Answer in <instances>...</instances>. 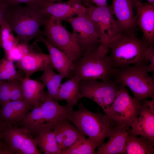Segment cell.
Here are the masks:
<instances>
[{
    "label": "cell",
    "mask_w": 154,
    "mask_h": 154,
    "mask_svg": "<svg viewBox=\"0 0 154 154\" xmlns=\"http://www.w3.org/2000/svg\"><path fill=\"white\" fill-rule=\"evenodd\" d=\"M150 46L136 32H121L110 41L109 56L114 68L125 67L131 65H148L146 54Z\"/></svg>",
    "instance_id": "obj_1"
},
{
    "label": "cell",
    "mask_w": 154,
    "mask_h": 154,
    "mask_svg": "<svg viewBox=\"0 0 154 154\" xmlns=\"http://www.w3.org/2000/svg\"><path fill=\"white\" fill-rule=\"evenodd\" d=\"M46 15L35 5L8 6L4 19L20 42L28 44L32 39L42 35L40 30Z\"/></svg>",
    "instance_id": "obj_2"
},
{
    "label": "cell",
    "mask_w": 154,
    "mask_h": 154,
    "mask_svg": "<svg viewBox=\"0 0 154 154\" xmlns=\"http://www.w3.org/2000/svg\"><path fill=\"white\" fill-rule=\"evenodd\" d=\"M78 107V110L71 111L67 118L80 132L88 136L96 147H99L117 125L106 114L92 112L82 102Z\"/></svg>",
    "instance_id": "obj_3"
},
{
    "label": "cell",
    "mask_w": 154,
    "mask_h": 154,
    "mask_svg": "<svg viewBox=\"0 0 154 154\" xmlns=\"http://www.w3.org/2000/svg\"><path fill=\"white\" fill-rule=\"evenodd\" d=\"M71 111L67 104H59L46 92L45 98L38 105L33 107L19 124L29 130L33 135L53 130L55 124L67 118Z\"/></svg>",
    "instance_id": "obj_4"
},
{
    "label": "cell",
    "mask_w": 154,
    "mask_h": 154,
    "mask_svg": "<svg viewBox=\"0 0 154 154\" xmlns=\"http://www.w3.org/2000/svg\"><path fill=\"white\" fill-rule=\"evenodd\" d=\"M108 52L99 46L84 52L74 62L73 76L77 75L80 82L112 79L114 68Z\"/></svg>",
    "instance_id": "obj_5"
},
{
    "label": "cell",
    "mask_w": 154,
    "mask_h": 154,
    "mask_svg": "<svg viewBox=\"0 0 154 154\" xmlns=\"http://www.w3.org/2000/svg\"><path fill=\"white\" fill-rule=\"evenodd\" d=\"M147 65H133L114 68L112 79L121 86L128 87L133 98L140 102L149 98L154 99V79L148 74Z\"/></svg>",
    "instance_id": "obj_6"
},
{
    "label": "cell",
    "mask_w": 154,
    "mask_h": 154,
    "mask_svg": "<svg viewBox=\"0 0 154 154\" xmlns=\"http://www.w3.org/2000/svg\"><path fill=\"white\" fill-rule=\"evenodd\" d=\"M62 21L47 15L43 25L42 35L50 44L63 52L74 62L83 52L72 33L63 25Z\"/></svg>",
    "instance_id": "obj_7"
},
{
    "label": "cell",
    "mask_w": 154,
    "mask_h": 154,
    "mask_svg": "<svg viewBox=\"0 0 154 154\" xmlns=\"http://www.w3.org/2000/svg\"><path fill=\"white\" fill-rule=\"evenodd\" d=\"M122 86L111 79L105 81H82L80 87L82 98L97 104L108 116L113 103Z\"/></svg>",
    "instance_id": "obj_8"
},
{
    "label": "cell",
    "mask_w": 154,
    "mask_h": 154,
    "mask_svg": "<svg viewBox=\"0 0 154 154\" xmlns=\"http://www.w3.org/2000/svg\"><path fill=\"white\" fill-rule=\"evenodd\" d=\"M99 37V46L109 51L108 46L112 39L121 32L110 5L97 6L94 5L86 8Z\"/></svg>",
    "instance_id": "obj_9"
},
{
    "label": "cell",
    "mask_w": 154,
    "mask_h": 154,
    "mask_svg": "<svg viewBox=\"0 0 154 154\" xmlns=\"http://www.w3.org/2000/svg\"><path fill=\"white\" fill-rule=\"evenodd\" d=\"M141 102L129 94L122 86L111 108L108 116L116 125L127 126L138 116Z\"/></svg>",
    "instance_id": "obj_10"
},
{
    "label": "cell",
    "mask_w": 154,
    "mask_h": 154,
    "mask_svg": "<svg viewBox=\"0 0 154 154\" xmlns=\"http://www.w3.org/2000/svg\"><path fill=\"white\" fill-rule=\"evenodd\" d=\"M71 25L72 33L83 52L98 48L100 41L94 24L86 11L66 20Z\"/></svg>",
    "instance_id": "obj_11"
},
{
    "label": "cell",
    "mask_w": 154,
    "mask_h": 154,
    "mask_svg": "<svg viewBox=\"0 0 154 154\" xmlns=\"http://www.w3.org/2000/svg\"><path fill=\"white\" fill-rule=\"evenodd\" d=\"M3 139L18 154H41L36 145L33 135L27 128L22 126L3 127Z\"/></svg>",
    "instance_id": "obj_12"
},
{
    "label": "cell",
    "mask_w": 154,
    "mask_h": 154,
    "mask_svg": "<svg viewBox=\"0 0 154 154\" xmlns=\"http://www.w3.org/2000/svg\"><path fill=\"white\" fill-rule=\"evenodd\" d=\"M36 6L46 15L51 16L61 21H65L86 11V8L80 0L54 3L39 0Z\"/></svg>",
    "instance_id": "obj_13"
},
{
    "label": "cell",
    "mask_w": 154,
    "mask_h": 154,
    "mask_svg": "<svg viewBox=\"0 0 154 154\" xmlns=\"http://www.w3.org/2000/svg\"><path fill=\"white\" fill-rule=\"evenodd\" d=\"M110 6L122 32H137L138 14L133 0H112Z\"/></svg>",
    "instance_id": "obj_14"
},
{
    "label": "cell",
    "mask_w": 154,
    "mask_h": 154,
    "mask_svg": "<svg viewBox=\"0 0 154 154\" xmlns=\"http://www.w3.org/2000/svg\"><path fill=\"white\" fill-rule=\"evenodd\" d=\"M138 14L137 27L143 33L142 38L150 45L154 44V6L143 3L140 0H133Z\"/></svg>",
    "instance_id": "obj_15"
},
{
    "label": "cell",
    "mask_w": 154,
    "mask_h": 154,
    "mask_svg": "<svg viewBox=\"0 0 154 154\" xmlns=\"http://www.w3.org/2000/svg\"><path fill=\"white\" fill-rule=\"evenodd\" d=\"M33 108L24 99L10 101L2 105L0 114L3 127L19 123Z\"/></svg>",
    "instance_id": "obj_16"
},
{
    "label": "cell",
    "mask_w": 154,
    "mask_h": 154,
    "mask_svg": "<svg viewBox=\"0 0 154 154\" xmlns=\"http://www.w3.org/2000/svg\"><path fill=\"white\" fill-rule=\"evenodd\" d=\"M53 130L61 152L67 149L86 136L80 132L67 118L58 122Z\"/></svg>",
    "instance_id": "obj_17"
},
{
    "label": "cell",
    "mask_w": 154,
    "mask_h": 154,
    "mask_svg": "<svg viewBox=\"0 0 154 154\" xmlns=\"http://www.w3.org/2000/svg\"><path fill=\"white\" fill-rule=\"evenodd\" d=\"M51 62L49 54L31 48L29 52L17 61L15 65L16 68L24 73L25 77L30 78L34 73L43 71Z\"/></svg>",
    "instance_id": "obj_18"
},
{
    "label": "cell",
    "mask_w": 154,
    "mask_h": 154,
    "mask_svg": "<svg viewBox=\"0 0 154 154\" xmlns=\"http://www.w3.org/2000/svg\"><path fill=\"white\" fill-rule=\"evenodd\" d=\"M37 41L42 42L46 46L49 53L51 63L56 69L64 78L71 77L73 76L74 62L63 52L50 44L41 35L36 38Z\"/></svg>",
    "instance_id": "obj_19"
},
{
    "label": "cell",
    "mask_w": 154,
    "mask_h": 154,
    "mask_svg": "<svg viewBox=\"0 0 154 154\" xmlns=\"http://www.w3.org/2000/svg\"><path fill=\"white\" fill-rule=\"evenodd\" d=\"M129 132L154 142V112L141 103L138 116L130 125Z\"/></svg>",
    "instance_id": "obj_20"
},
{
    "label": "cell",
    "mask_w": 154,
    "mask_h": 154,
    "mask_svg": "<svg viewBox=\"0 0 154 154\" xmlns=\"http://www.w3.org/2000/svg\"><path fill=\"white\" fill-rule=\"evenodd\" d=\"M130 127L127 126H116L108 137V142L98 147L96 154H124L126 149V138Z\"/></svg>",
    "instance_id": "obj_21"
},
{
    "label": "cell",
    "mask_w": 154,
    "mask_h": 154,
    "mask_svg": "<svg viewBox=\"0 0 154 154\" xmlns=\"http://www.w3.org/2000/svg\"><path fill=\"white\" fill-rule=\"evenodd\" d=\"M80 80L78 77L74 75L65 82L61 84L57 96V101L65 100L71 111L78 105V102L82 98L80 87Z\"/></svg>",
    "instance_id": "obj_22"
},
{
    "label": "cell",
    "mask_w": 154,
    "mask_h": 154,
    "mask_svg": "<svg viewBox=\"0 0 154 154\" xmlns=\"http://www.w3.org/2000/svg\"><path fill=\"white\" fill-rule=\"evenodd\" d=\"M21 82L23 99L33 107L39 104L43 100L46 95L43 84L37 80L25 77L21 79Z\"/></svg>",
    "instance_id": "obj_23"
},
{
    "label": "cell",
    "mask_w": 154,
    "mask_h": 154,
    "mask_svg": "<svg viewBox=\"0 0 154 154\" xmlns=\"http://www.w3.org/2000/svg\"><path fill=\"white\" fill-rule=\"evenodd\" d=\"M126 149L124 154H153L154 153V142L146 138L130 133L129 131L126 138Z\"/></svg>",
    "instance_id": "obj_24"
},
{
    "label": "cell",
    "mask_w": 154,
    "mask_h": 154,
    "mask_svg": "<svg viewBox=\"0 0 154 154\" xmlns=\"http://www.w3.org/2000/svg\"><path fill=\"white\" fill-rule=\"evenodd\" d=\"M53 68L51 62L49 63L43 71L42 74L37 80L42 82L46 87L48 94L55 100L58 101V90L62 80L64 78L60 74L55 73Z\"/></svg>",
    "instance_id": "obj_25"
},
{
    "label": "cell",
    "mask_w": 154,
    "mask_h": 154,
    "mask_svg": "<svg viewBox=\"0 0 154 154\" xmlns=\"http://www.w3.org/2000/svg\"><path fill=\"white\" fill-rule=\"evenodd\" d=\"M36 145L45 154H61L54 130L41 132L34 137Z\"/></svg>",
    "instance_id": "obj_26"
},
{
    "label": "cell",
    "mask_w": 154,
    "mask_h": 154,
    "mask_svg": "<svg viewBox=\"0 0 154 154\" xmlns=\"http://www.w3.org/2000/svg\"><path fill=\"white\" fill-rule=\"evenodd\" d=\"M9 25L4 19L1 25L0 47L4 50L5 55L14 48L19 41L15 37Z\"/></svg>",
    "instance_id": "obj_27"
},
{
    "label": "cell",
    "mask_w": 154,
    "mask_h": 154,
    "mask_svg": "<svg viewBox=\"0 0 154 154\" xmlns=\"http://www.w3.org/2000/svg\"><path fill=\"white\" fill-rule=\"evenodd\" d=\"M13 62L3 58L0 60V80L8 81L21 80L23 78L18 72Z\"/></svg>",
    "instance_id": "obj_28"
},
{
    "label": "cell",
    "mask_w": 154,
    "mask_h": 154,
    "mask_svg": "<svg viewBox=\"0 0 154 154\" xmlns=\"http://www.w3.org/2000/svg\"><path fill=\"white\" fill-rule=\"evenodd\" d=\"M96 147L88 138L85 137L78 140L61 154H94Z\"/></svg>",
    "instance_id": "obj_29"
},
{
    "label": "cell",
    "mask_w": 154,
    "mask_h": 154,
    "mask_svg": "<svg viewBox=\"0 0 154 154\" xmlns=\"http://www.w3.org/2000/svg\"><path fill=\"white\" fill-rule=\"evenodd\" d=\"M28 44L20 42L7 54L5 55V58L11 60L18 61L29 51Z\"/></svg>",
    "instance_id": "obj_30"
},
{
    "label": "cell",
    "mask_w": 154,
    "mask_h": 154,
    "mask_svg": "<svg viewBox=\"0 0 154 154\" xmlns=\"http://www.w3.org/2000/svg\"><path fill=\"white\" fill-rule=\"evenodd\" d=\"M21 80L9 81L10 83V98L11 101L20 100L23 99Z\"/></svg>",
    "instance_id": "obj_31"
},
{
    "label": "cell",
    "mask_w": 154,
    "mask_h": 154,
    "mask_svg": "<svg viewBox=\"0 0 154 154\" xmlns=\"http://www.w3.org/2000/svg\"><path fill=\"white\" fill-rule=\"evenodd\" d=\"M10 101L9 82L0 80V105Z\"/></svg>",
    "instance_id": "obj_32"
},
{
    "label": "cell",
    "mask_w": 154,
    "mask_h": 154,
    "mask_svg": "<svg viewBox=\"0 0 154 154\" xmlns=\"http://www.w3.org/2000/svg\"><path fill=\"white\" fill-rule=\"evenodd\" d=\"M146 57L149 64L147 65L146 70L148 72L154 71V48L152 45L149 46L146 52Z\"/></svg>",
    "instance_id": "obj_33"
},
{
    "label": "cell",
    "mask_w": 154,
    "mask_h": 154,
    "mask_svg": "<svg viewBox=\"0 0 154 154\" xmlns=\"http://www.w3.org/2000/svg\"><path fill=\"white\" fill-rule=\"evenodd\" d=\"M39 0H5L8 5H19L25 3L27 5H35Z\"/></svg>",
    "instance_id": "obj_34"
},
{
    "label": "cell",
    "mask_w": 154,
    "mask_h": 154,
    "mask_svg": "<svg viewBox=\"0 0 154 154\" xmlns=\"http://www.w3.org/2000/svg\"><path fill=\"white\" fill-rule=\"evenodd\" d=\"M8 6L6 3H0V25L4 19L6 9Z\"/></svg>",
    "instance_id": "obj_35"
},
{
    "label": "cell",
    "mask_w": 154,
    "mask_h": 154,
    "mask_svg": "<svg viewBox=\"0 0 154 154\" xmlns=\"http://www.w3.org/2000/svg\"><path fill=\"white\" fill-rule=\"evenodd\" d=\"M141 103L145 106L153 111L154 112V100L153 99L151 101L143 100L141 102Z\"/></svg>",
    "instance_id": "obj_36"
},
{
    "label": "cell",
    "mask_w": 154,
    "mask_h": 154,
    "mask_svg": "<svg viewBox=\"0 0 154 154\" xmlns=\"http://www.w3.org/2000/svg\"><path fill=\"white\" fill-rule=\"evenodd\" d=\"M92 3H93L95 5L102 6L107 5V0H90Z\"/></svg>",
    "instance_id": "obj_37"
},
{
    "label": "cell",
    "mask_w": 154,
    "mask_h": 154,
    "mask_svg": "<svg viewBox=\"0 0 154 154\" xmlns=\"http://www.w3.org/2000/svg\"><path fill=\"white\" fill-rule=\"evenodd\" d=\"M84 6L86 7H88L92 6L93 4L90 0H80Z\"/></svg>",
    "instance_id": "obj_38"
},
{
    "label": "cell",
    "mask_w": 154,
    "mask_h": 154,
    "mask_svg": "<svg viewBox=\"0 0 154 154\" xmlns=\"http://www.w3.org/2000/svg\"><path fill=\"white\" fill-rule=\"evenodd\" d=\"M45 1L50 2V3H54L57 2H61L62 0H42Z\"/></svg>",
    "instance_id": "obj_39"
},
{
    "label": "cell",
    "mask_w": 154,
    "mask_h": 154,
    "mask_svg": "<svg viewBox=\"0 0 154 154\" xmlns=\"http://www.w3.org/2000/svg\"><path fill=\"white\" fill-rule=\"evenodd\" d=\"M148 3L154 6V0H147Z\"/></svg>",
    "instance_id": "obj_40"
},
{
    "label": "cell",
    "mask_w": 154,
    "mask_h": 154,
    "mask_svg": "<svg viewBox=\"0 0 154 154\" xmlns=\"http://www.w3.org/2000/svg\"><path fill=\"white\" fill-rule=\"evenodd\" d=\"M3 128V125L2 123L0 114V132L1 131L2 129Z\"/></svg>",
    "instance_id": "obj_41"
},
{
    "label": "cell",
    "mask_w": 154,
    "mask_h": 154,
    "mask_svg": "<svg viewBox=\"0 0 154 154\" xmlns=\"http://www.w3.org/2000/svg\"><path fill=\"white\" fill-rule=\"evenodd\" d=\"M3 133L2 131L0 132V140L3 139Z\"/></svg>",
    "instance_id": "obj_42"
},
{
    "label": "cell",
    "mask_w": 154,
    "mask_h": 154,
    "mask_svg": "<svg viewBox=\"0 0 154 154\" xmlns=\"http://www.w3.org/2000/svg\"><path fill=\"white\" fill-rule=\"evenodd\" d=\"M2 139L0 140V148H1V147L2 146V145H3V144L4 142H3V141H1V140Z\"/></svg>",
    "instance_id": "obj_43"
},
{
    "label": "cell",
    "mask_w": 154,
    "mask_h": 154,
    "mask_svg": "<svg viewBox=\"0 0 154 154\" xmlns=\"http://www.w3.org/2000/svg\"><path fill=\"white\" fill-rule=\"evenodd\" d=\"M0 3H6L5 0H0Z\"/></svg>",
    "instance_id": "obj_44"
},
{
    "label": "cell",
    "mask_w": 154,
    "mask_h": 154,
    "mask_svg": "<svg viewBox=\"0 0 154 154\" xmlns=\"http://www.w3.org/2000/svg\"><path fill=\"white\" fill-rule=\"evenodd\" d=\"M0 31H1V25H0Z\"/></svg>",
    "instance_id": "obj_45"
}]
</instances>
